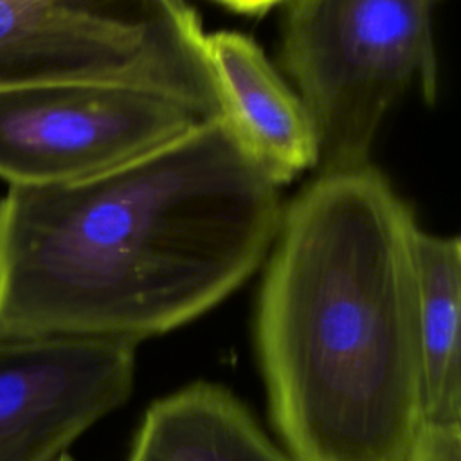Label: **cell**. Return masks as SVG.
<instances>
[{"label": "cell", "mask_w": 461, "mask_h": 461, "mask_svg": "<svg viewBox=\"0 0 461 461\" xmlns=\"http://www.w3.org/2000/svg\"><path fill=\"white\" fill-rule=\"evenodd\" d=\"M423 420L461 421V243L412 234Z\"/></svg>", "instance_id": "obj_9"}, {"label": "cell", "mask_w": 461, "mask_h": 461, "mask_svg": "<svg viewBox=\"0 0 461 461\" xmlns=\"http://www.w3.org/2000/svg\"><path fill=\"white\" fill-rule=\"evenodd\" d=\"M135 344L0 339V461H54L133 387Z\"/></svg>", "instance_id": "obj_6"}, {"label": "cell", "mask_w": 461, "mask_h": 461, "mask_svg": "<svg viewBox=\"0 0 461 461\" xmlns=\"http://www.w3.org/2000/svg\"><path fill=\"white\" fill-rule=\"evenodd\" d=\"M54 461H74V459L65 452V454H61L58 459H54Z\"/></svg>", "instance_id": "obj_12"}, {"label": "cell", "mask_w": 461, "mask_h": 461, "mask_svg": "<svg viewBox=\"0 0 461 461\" xmlns=\"http://www.w3.org/2000/svg\"><path fill=\"white\" fill-rule=\"evenodd\" d=\"M202 34L184 0H0V90L137 83L221 117Z\"/></svg>", "instance_id": "obj_4"}, {"label": "cell", "mask_w": 461, "mask_h": 461, "mask_svg": "<svg viewBox=\"0 0 461 461\" xmlns=\"http://www.w3.org/2000/svg\"><path fill=\"white\" fill-rule=\"evenodd\" d=\"M416 225L371 162L321 169L283 211L254 333L294 461L403 459L423 420Z\"/></svg>", "instance_id": "obj_2"}, {"label": "cell", "mask_w": 461, "mask_h": 461, "mask_svg": "<svg viewBox=\"0 0 461 461\" xmlns=\"http://www.w3.org/2000/svg\"><path fill=\"white\" fill-rule=\"evenodd\" d=\"M402 461H461V423L421 420Z\"/></svg>", "instance_id": "obj_10"}, {"label": "cell", "mask_w": 461, "mask_h": 461, "mask_svg": "<svg viewBox=\"0 0 461 461\" xmlns=\"http://www.w3.org/2000/svg\"><path fill=\"white\" fill-rule=\"evenodd\" d=\"M205 119L175 94L137 83L67 81L0 90V178L9 185L85 180Z\"/></svg>", "instance_id": "obj_5"}, {"label": "cell", "mask_w": 461, "mask_h": 461, "mask_svg": "<svg viewBox=\"0 0 461 461\" xmlns=\"http://www.w3.org/2000/svg\"><path fill=\"white\" fill-rule=\"evenodd\" d=\"M126 461H294L243 402L214 382H193L153 402Z\"/></svg>", "instance_id": "obj_8"}, {"label": "cell", "mask_w": 461, "mask_h": 461, "mask_svg": "<svg viewBox=\"0 0 461 461\" xmlns=\"http://www.w3.org/2000/svg\"><path fill=\"white\" fill-rule=\"evenodd\" d=\"M221 4H225L227 7L240 11V13H247V14H258L267 11L268 7H272L274 4L281 2V0H218Z\"/></svg>", "instance_id": "obj_11"}, {"label": "cell", "mask_w": 461, "mask_h": 461, "mask_svg": "<svg viewBox=\"0 0 461 461\" xmlns=\"http://www.w3.org/2000/svg\"><path fill=\"white\" fill-rule=\"evenodd\" d=\"M202 52L221 117L277 184L319 162L317 133L306 106L252 38L236 31L202 34Z\"/></svg>", "instance_id": "obj_7"}, {"label": "cell", "mask_w": 461, "mask_h": 461, "mask_svg": "<svg viewBox=\"0 0 461 461\" xmlns=\"http://www.w3.org/2000/svg\"><path fill=\"white\" fill-rule=\"evenodd\" d=\"M279 184L223 117L95 176L0 200V339L137 344L203 315L259 267Z\"/></svg>", "instance_id": "obj_1"}, {"label": "cell", "mask_w": 461, "mask_h": 461, "mask_svg": "<svg viewBox=\"0 0 461 461\" xmlns=\"http://www.w3.org/2000/svg\"><path fill=\"white\" fill-rule=\"evenodd\" d=\"M438 2H290L281 58L313 122L321 169L369 162L385 113L412 85L436 101Z\"/></svg>", "instance_id": "obj_3"}]
</instances>
